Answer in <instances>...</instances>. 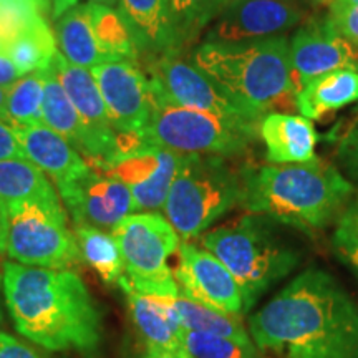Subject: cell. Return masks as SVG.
<instances>
[{"instance_id": "obj_24", "label": "cell", "mask_w": 358, "mask_h": 358, "mask_svg": "<svg viewBox=\"0 0 358 358\" xmlns=\"http://www.w3.org/2000/svg\"><path fill=\"white\" fill-rule=\"evenodd\" d=\"M98 50L105 62L138 60V42L122 12L101 3H85Z\"/></svg>"}, {"instance_id": "obj_15", "label": "cell", "mask_w": 358, "mask_h": 358, "mask_svg": "<svg viewBox=\"0 0 358 358\" xmlns=\"http://www.w3.org/2000/svg\"><path fill=\"white\" fill-rule=\"evenodd\" d=\"M52 65L87 131L82 156L92 161L90 164L108 161L116 150V131L110 123L105 100L92 70L70 64L62 53H57Z\"/></svg>"}, {"instance_id": "obj_38", "label": "cell", "mask_w": 358, "mask_h": 358, "mask_svg": "<svg viewBox=\"0 0 358 358\" xmlns=\"http://www.w3.org/2000/svg\"><path fill=\"white\" fill-rule=\"evenodd\" d=\"M335 232L358 237V194L345 206L343 213L338 216Z\"/></svg>"}, {"instance_id": "obj_8", "label": "cell", "mask_w": 358, "mask_h": 358, "mask_svg": "<svg viewBox=\"0 0 358 358\" xmlns=\"http://www.w3.org/2000/svg\"><path fill=\"white\" fill-rule=\"evenodd\" d=\"M111 234L123 259L124 275L120 282L151 297L174 299L181 294L169 268V259L179 250L181 237L166 217L133 213L116 224Z\"/></svg>"}, {"instance_id": "obj_45", "label": "cell", "mask_w": 358, "mask_h": 358, "mask_svg": "<svg viewBox=\"0 0 358 358\" xmlns=\"http://www.w3.org/2000/svg\"><path fill=\"white\" fill-rule=\"evenodd\" d=\"M327 6L329 7H350V6H358V0H330Z\"/></svg>"}, {"instance_id": "obj_7", "label": "cell", "mask_w": 358, "mask_h": 358, "mask_svg": "<svg viewBox=\"0 0 358 358\" xmlns=\"http://www.w3.org/2000/svg\"><path fill=\"white\" fill-rule=\"evenodd\" d=\"M257 136V120L181 108L166 103H151L150 122L143 131V140L150 146L181 155L222 158L244 153Z\"/></svg>"}, {"instance_id": "obj_18", "label": "cell", "mask_w": 358, "mask_h": 358, "mask_svg": "<svg viewBox=\"0 0 358 358\" xmlns=\"http://www.w3.org/2000/svg\"><path fill=\"white\" fill-rule=\"evenodd\" d=\"M118 285L127 295L129 315L148 348L168 352L178 358H191L182 342L185 329L173 306V299L140 294L123 282Z\"/></svg>"}, {"instance_id": "obj_2", "label": "cell", "mask_w": 358, "mask_h": 358, "mask_svg": "<svg viewBox=\"0 0 358 358\" xmlns=\"http://www.w3.org/2000/svg\"><path fill=\"white\" fill-rule=\"evenodd\" d=\"M2 294L22 337L50 352H92L101 315L82 277L70 268L3 264Z\"/></svg>"}, {"instance_id": "obj_30", "label": "cell", "mask_w": 358, "mask_h": 358, "mask_svg": "<svg viewBox=\"0 0 358 358\" xmlns=\"http://www.w3.org/2000/svg\"><path fill=\"white\" fill-rule=\"evenodd\" d=\"M43 71L27 73L7 88L6 122L13 128L43 124Z\"/></svg>"}, {"instance_id": "obj_13", "label": "cell", "mask_w": 358, "mask_h": 358, "mask_svg": "<svg viewBox=\"0 0 358 358\" xmlns=\"http://www.w3.org/2000/svg\"><path fill=\"white\" fill-rule=\"evenodd\" d=\"M178 254V266L173 272L185 297L214 310L243 315V290L214 254L187 241L179 245Z\"/></svg>"}, {"instance_id": "obj_5", "label": "cell", "mask_w": 358, "mask_h": 358, "mask_svg": "<svg viewBox=\"0 0 358 358\" xmlns=\"http://www.w3.org/2000/svg\"><path fill=\"white\" fill-rule=\"evenodd\" d=\"M201 245L234 275L243 290L244 313L299 264V254L282 243L267 226L266 217L259 214L208 231L201 237Z\"/></svg>"}, {"instance_id": "obj_16", "label": "cell", "mask_w": 358, "mask_h": 358, "mask_svg": "<svg viewBox=\"0 0 358 358\" xmlns=\"http://www.w3.org/2000/svg\"><path fill=\"white\" fill-rule=\"evenodd\" d=\"M290 73L295 92L308 82L334 70H357L358 52L329 20H312L294 34L289 42Z\"/></svg>"}, {"instance_id": "obj_10", "label": "cell", "mask_w": 358, "mask_h": 358, "mask_svg": "<svg viewBox=\"0 0 358 358\" xmlns=\"http://www.w3.org/2000/svg\"><path fill=\"white\" fill-rule=\"evenodd\" d=\"M146 78L151 103H166L181 108L239 116L257 122L262 118V115L245 108L209 75L191 62L179 58L174 52L156 57L148 66Z\"/></svg>"}, {"instance_id": "obj_37", "label": "cell", "mask_w": 358, "mask_h": 358, "mask_svg": "<svg viewBox=\"0 0 358 358\" xmlns=\"http://www.w3.org/2000/svg\"><path fill=\"white\" fill-rule=\"evenodd\" d=\"M334 244L338 256L342 257L343 261L350 264V266L358 272V237L335 232Z\"/></svg>"}, {"instance_id": "obj_11", "label": "cell", "mask_w": 358, "mask_h": 358, "mask_svg": "<svg viewBox=\"0 0 358 358\" xmlns=\"http://www.w3.org/2000/svg\"><path fill=\"white\" fill-rule=\"evenodd\" d=\"M182 156L159 146H143L90 166L122 181L131 191L136 213H155L163 211Z\"/></svg>"}, {"instance_id": "obj_41", "label": "cell", "mask_w": 358, "mask_h": 358, "mask_svg": "<svg viewBox=\"0 0 358 358\" xmlns=\"http://www.w3.org/2000/svg\"><path fill=\"white\" fill-rule=\"evenodd\" d=\"M7 236H8L7 209L0 204V254L7 252Z\"/></svg>"}, {"instance_id": "obj_31", "label": "cell", "mask_w": 358, "mask_h": 358, "mask_svg": "<svg viewBox=\"0 0 358 358\" xmlns=\"http://www.w3.org/2000/svg\"><path fill=\"white\" fill-rule=\"evenodd\" d=\"M232 0H169L176 48L213 24Z\"/></svg>"}, {"instance_id": "obj_6", "label": "cell", "mask_w": 358, "mask_h": 358, "mask_svg": "<svg viewBox=\"0 0 358 358\" xmlns=\"http://www.w3.org/2000/svg\"><path fill=\"white\" fill-rule=\"evenodd\" d=\"M241 173L232 171L226 158L185 155L163 213L186 243L208 231L219 217L241 204Z\"/></svg>"}, {"instance_id": "obj_44", "label": "cell", "mask_w": 358, "mask_h": 358, "mask_svg": "<svg viewBox=\"0 0 358 358\" xmlns=\"http://www.w3.org/2000/svg\"><path fill=\"white\" fill-rule=\"evenodd\" d=\"M6 101H7V88L0 87V120L6 122Z\"/></svg>"}, {"instance_id": "obj_23", "label": "cell", "mask_w": 358, "mask_h": 358, "mask_svg": "<svg viewBox=\"0 0 358 358\" xmlns=\"http://www.w3.org/2000/svg\"><path fill=\"white\" fill-rule=\"evenodd\" d=\"M20 201L58 203L55 187L42 169L27 158L0 161V204L3 208Z\"/></svg>"}, {"instance_id": "obj_33", "label": "cell", "mask_w": 358, "mask_h": 358, "mask_svg": "<svg viewBox=\"0 0 358 358\" xmlns=\"http://www.w3.org/2000/svg\"><path fill=\"white\" fill-rule=\"evenodd\" d=\"M325 19L358 52V6L329 7Z\"/></svg>"}, {"instance_id": "obj_19", "label": "cell", "mask_w": 358, "mask_h": 358, "mask_svg": "<svg viewBox=\"0 0 358 358\" xmlns=\"http://www.w3.org/2000/svg\"><path fill=\"white\" fill-rule=\"evenodd\" d=\"M259 136L271 164L306 163L315 158L317 133L312 120L302 115L271 111L259 122Z\"/></svg>"}, {"instance_id": "obj_43", "label": "cell", "mask_w": 358, "mask_h": 358, "mask_svg": "<svg viewBox=\"0 0 358 358\" xmlns=\"http://www.w3.org/2000/svg\"><path fill=\"white\" fill-rule=\"evenodd\" d=\"M0 2H8V0H0ZM34 3H37V6L42 8V12L45 13V15L50 19L52 17V2L50 0H32Z\"/></svg>"}, {"instance_id": "obj_46", "label": "cell", "mask_w": 358, "mask_h": 358, "mask_svg": "<svg viewBox=\"0 0 358 358\" xmlns=\"http://www.w3.org/2000/svg\"><path fill=\"white\" fill-rule=\"evenodd\" d=\"M93 3H101V6H108V7H115L118 6L120 0H90Z\"/></svg>"}, {"instance_id": "obj_47", "label": "cell", "mask_w": 358, "mask_h": 358, "mask_svg": "<svg viewBox=\"0 0 358 358\" xmlns=\"http://www.w3.org/2000/svg\"><path fill=\"white\" fill-rule=\"evenodd\" d=\"M0 55H7V40L0 37Z\"/></svg>"}, {"instance_id": "obj_48", "label": "cell", "mask_w": 358, "mask_h": 358, "mask_svg": "<svg viewBox=\"0 0 358 358\" xmlns=\"http://www.w3.org/2000/svg\"><path fill=\"white\" fill-rule=\"evenodd\" d=\"M0 284H2V277H0ZM0 324H3V310H2V302H0Z\"/></svg>"}, {"instance_id": "obj_27", "label": "cell", "mask_w": 358, "mask_h": 358, "mask_svg": "<svg viewBox=\"0 0 358 358\" xmlns=\"http://www.w3.org/2000/svg\"><path fill=\"white\" fill-rule=\"evenodd\" d=\"M173 306L176 308L179 320H181L185 330L217 335V337L232 338L244 343L252 342L250 334L245 330L243 320H241V315L214 310L211 307L191 301L182 294L173 299Z\"/></svg>"}, {"instance_id": "obj_26", "label": "cell", "mask_w": 358, "mask_h": 358, "mask_svg": "<svg viewBox=\"0 0 358 358\" xmlns=\"http://www.w3.org/2000/svg\"><path fill=\"white\" fill-rule=\"evenodd\" d=\"M55 38L60 45L62 55L70 64L92 70L93 66L105 64L101 52L93 35L87 8L77 6L60 17L55 25Z\"/></svg>"}, {"instance_id": "obj_29", "label": "cell", "mask_w": 358, "mask_h": 358, "mask_svg": "<svg viewBox=\"0 0 358 358\" xmlns=\"http://www.w3.org/2000/svg\"><path fill=\"white\" fill-rule=\"evenodd\" d=\"M57 53V38L48 22L25 30L7 42V57L15 64L22 77L50 69Z\"/></svg>"}, {"instance_id": "obj_34", "label": "cell", "mask_w": 358, "mask_h": 358, "mask_svg": "<svg viewBox=\"0 0 358 358\" xmlns=\"http://www.w3.org/2000/svg\"><path fill=\"white\" fill-rule=\"evenodd\" d=\"M338 155L348 173L358 179V115L340 141Z\"/></svg>"}, {"instance_id": "obj_39", "label": "cell", "mask_w": 358, "mask_h": 358, "mask_svg": "<svg viewBox=\"0 0 358 358\" xmlns=\"http://www.w3.org/2000/svg\"><path fill=\"white\" fill-rule=\"evenodd\" d=\"M22 77L15 64L7 55H0V87L8 88Z\"/></svg>"}, {"instance_id": "obj_22", "label": "cell", "mask_w": 358, "mask_h": 358, "mask_svg": "<svg viewBox=\"0 0 358 358\" xmlns=\"http://www.w3.org/2000/svg\"><path fill=\"white\" fill-rule=\"evenodd\" d=\"M120 10L131 27L138 45L161 53L178 50L169 0H120Z\"/></svg>"}, {"instance_id": "obj_32", "label": "cell", "mask_w": 358, "mask_h": 358, "mask_svg": "<svg viewBox=\"0 0 358 358\" xmlns=\"http://www.w3.org/2000/svg\"><path fill=\"white\" fill-rule=\"evenodd\" d=\"M182 342L191 358H257L254 342L244 343L189 330L182 332Z\"/></svg>"}, {"instance_id": "obj_3", "label": "cell", "mask_w": 358, "mask_h": 358, "mask_svg": "<svg viewBox=\"0 0 358 358\" xmlns=\"http://www.w3.org/2000/svg\"><path fill=\"white\" fill-rule=\"evenodd\" d=\"M241 181L244 209L303 231L329 226L353 194L350 181L317 156L306 163L245 166Z\"/></svg>"}, {"instance_id": "obj_40", "label": "cell", "mask_w": 358, "mask_h": 358, "mask_svg": "<svg viewBox=\"0 0 358 358\" xmlns=\"http://www.w3.org/2000/svg\"><path fill=\"white\" fill-rule=\"evenodd\" d=\"M52 2V19H60L65 12L78 6V0H50Z\"/></svg>"}, {"instance_id": "obj_42", "label": "cell", "mask_w": 358, "mask_h": 358, "mask_svg": "<svg viewBox=\"0 0 358 358\" xmlns=\"http://www.w3.org/2000/svg\"><path fill=\"white\" fill-rule=\"evenodd\" d=\"M141 358H178L171 355V353L163 352V350H155V348H148V350L143 353Z\"/></svg>"}, {"instance_id": "obj_20", "label": "cell", "mask_w": 358, "mask_h": 358, "mask_svg": "<svg viewBox=\"0 0 358 358\" xmlns=\"http://www.w3.org/2000/svg\"><path fill=\"white\" fill-rule=\"evenodd\" d=\"M15 134L25 158L32 161L45 174H48L55 186L90 171L87 159L64 136L45 124L15 128Z\"/></svg>"}, {"instance_id": "obj_1", "label": "cell", "mask_w": 358, "mask_h": 358, "mask_svg": "<svg viewBox=\"0 0 358 358\" xmlns=\"http://www.w3.org/2000/svg\"><path fill=\"white\" fill-rule=\"evenodd\" d=\"M254 345L277 358H358V306L322 268H307L250 317Z\"/></svg>"}, {"instance_id": "obj_4", "label": "cell", "mask_w": 358, "mask_h": 358, "mask_svg": "<svg viewBox=\"0 0 358 358\" xmlns=\"http://www.w3.org/2000/svg\"><path fill=\"white\" fill-rule=\"evenodd\" d=\"M192 60L236 101L259 115L297 108L284 35L237 43L204 42Z\"/></svg>"}, {"instance_id": "obj_35", "label": "cell", "mask_w": 358, "mask_h": 358, "mask_svg": "<svg viewBox=\"0 0 358 358\" xmlns=\"http://www.w3.org/2000/svg\"><path fill=\"white\" fill-rule=\"evenodd\" d=\"M25 158L19 138L15 134V128L7 122L0 120V161Z\"/></svg>"}, {"instance_id": "obj_21", "label": "cell", "mask_w": 358, "mask_h": 358, "mask_svg": "<svg viewBox=\"0 0 358 358\" xmlns=\"http://www.w3.org/2000/svg\"><path fill=\"white\" fill-rule=\"evenodd\" d=\"M355 101H358V71L347 69L313 78L295 96L297 110L308 120H320Z\"/></svg>"}, {"instance_id": "obj_25", "label": "cell", "mask_w": 358, "mask_h": 358, "mask_svg": "<svg viewBox=\"0 0 358 358\" xmlns=\"http://www.w3.org/2000/svg\"><path fill=\"white\" fill-rule=\"evenodd\" d=\"M42 111L45 127L64 136L75 150L80 151V155H83L85 145H87V131H85L78 111L66 96L53 65L43 70Z\"/></svg>"}, {"instance_id": "obj_36", "label": "cell", "mask_w": 358, "mask_h": 358, "mask_svg": "<svg viewBox=\"0 0 358 358\" xmlns=\"http://www.w3.org/2000/svg\"><path fill=\"white\" fill-rule=\"evenodd\" d=\"M0 358H42L32 347L0 330Z\"/></svg>"}, {"instance_id": "obj_28", "label": "cell", "mask_w": 358, "mask_h": 358, "mask_svg": "<svg viewBox=\"0 0 358 358\" xmlns=\"http://www.w3.org/2000/svg\"><path fill=\"white\" fill-rule=\"evenodd\" d=\"M73 232L82 261L87 262L105 284H118L124 275V267L113 234L92 226H75Z\"/></svg>"}, {"instance_id": "obj_9", "label": "cell", "mask_w": 358, "mask_h": 358, "mask_svg": "<svg viewBox=\"0 0 358 358\" xmlns=\"http://www.w3.org/2000/svg\"><path fill=\"white\" fill-rule=\"evenodd\" d=\"M7 256L34 267L66 268L82 261L62 201H20L7 206Z\"/></svg>"}, {"instance_id": "obj_17", "label": "cell", "mask_w": 358, "mask_h": 358, "mask_svg": "<svg viewBox=\"0 0 358 358\" xmlns=\"http://www.w3.org/2000/svg\"><path fill=\"white\" fill-rule=\"evenodd\" d=\"M302 13L289 0H232L213 22L206 42L237 43L284 35Z\"/></svg>"}, {"instance_id": "obj_49", "label": "cell", "mask_w": 358, "mask_h": 358, "mask_svg": "<svg viewBox=\"0 0 358 358\" xmlns=\"http://www.w3.org/2000/svg\"><path fill=\"white\" fill-rule=\"evenodd\" d=\"M319 2H322V3H329L330 0H319Z\"/></svg>"}, {"instance_id": "obj_14", "label": "cell", "mask_w": 358, "mask_h": 358, "mask_svg": "<svg viewBox=\"0 0 358 358\" xmlns=\"http://www.w3.org/2000/svg\"><path fill=\"white\" fill-rule=\"evenodd\" d=\"M115 131L143 134L151 116L146 73L138 60H111L92 69Z\"/></svg>"}, {"instance_id": "obj_12", "label": "cell", "mask_w": 358, "mask_h": 358, "mask_svg": "<svg viewBox=\"0 0 358 358\" xmlns=\"http://www.w3.org/2000/svg\"><path fill=\"white\" fill-rule=\"evenodd\" d=\"M60 199L75 226H92L103 231L136 213L131 191L118 179L105 176L90 166L82 176L57 185Z\"/></svg>"}]
</instances>
